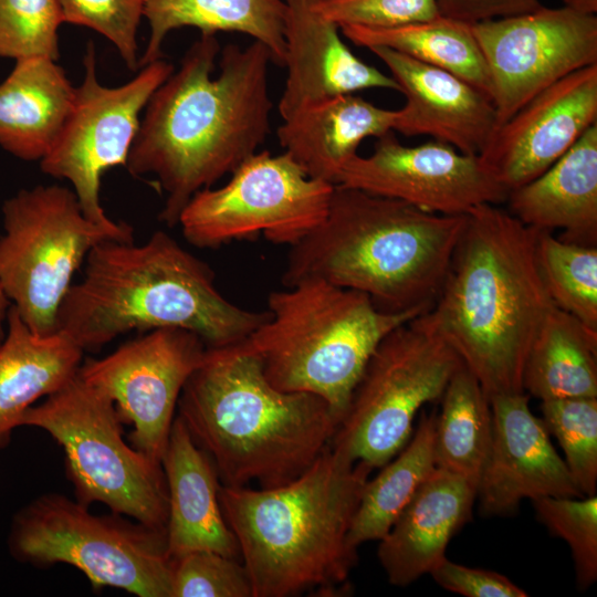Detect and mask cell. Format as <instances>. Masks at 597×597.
I'll return each instance as SVG.
<instances>
[{"label": "cell", "mask_w": 597, "mask_h": 597, "mask_svg": "<svg viewBox=\"0 0 597 597\" xmlns=\"http://www.w3.org/2000/svg\"><path fill=\"white\" fill-rule=\"evenodd\" d=\"M219 51L216 34L205 33L188 49L148 101L126 160L130 175L156 176L166 193L159 220L168 227L196 192L233 172L270 133V51L259 41L229 44L213 77Z\"/></svg>", "instance_id": "cell-1"}, {"label": "cell", "mask_w": 597, "mask_h": 597, "mask_svg": "<svg viewBox=\"0 0 597 597\" xmlns=\"http://www.w3.org/2000/svg\"><path fill=\"white\" fill-rule=\"evenodd\" d=\"M538 232L496 205L476 207L427 311L489 398L524 392L528 350L554 306L537 266Z\"/></svg>", "instance_id": "cell-2"}, {"label": "cell", "mask_w": 597, "mask_h": 597, "mask_svg": "<svg viewBox=\"0 0 597 597\" xmlns=\"http://www.w3.org/2000/svg\"><path fill=\"white\" fill-rule=\"evenodd\" d=\"M177 409L221 484L230 486L293 481L331 444L339 423L320 396L275 388L245 339L206 348Z\"/></svg>", "instance_id": "cell-3"}, {"label": "cell", "mask_w": 597, "mask_h": 597, "mask_svg": "<svg viewBox=\"0 0 597 597\" xmlns=\"http://www.w3.org/2000/svg\"><path fill=\"white\" fill-rule=\"evenodd\" d=\"M270 315L227 300L205 262L156 231L142 244L105 240L90 251L83 277L60 306L57 331L84 352L132 331L166 327L220 347L247 339Z\"/></svg>", "instance_id": "cell-4"}, {"label": "cell", "mask_w": 597, "mask_h": 597, "mask_svg": "<svg viewBox=\"0 0 597 597\" xmlns=\"http://www.w3.org/2000/svg\"><path fill=\"white\" fill-rule=\"evenodd\" d=\"M371 471L329 444L284 485H220V506L237 538L253 597L344 591L357 563L349 531Z\"/></svg>", "instance_id": "cell-5"}, {"label": "cell", "mask_w": 597, "mask_h": 597, "mask_svg": "<svg viewBox=\"0 0 597 597\" xmlns=\"http://www.w3.org/2000/svg\"><path fill=\"white\" fill-rule=\"evenodd\" d=\"M465 220L334 185L324 220L290 247L282 284L321 280L366 294L386 313H425L440 293Z\"/></svg>", "instance_id": "cell-6"}, {"label": "cell", "mask_w": 597, "mask_h": 597, "mask_svg": "<svg viewBox=\"0 0 597 597\" xmlns=\"http://www.w3.org/2000/svg\"><path fill=\"white\" fill-rule=\"evenodd\" d=\"M268 306L270 318L245 339L265 377L280 390L320 396L338 421L379 343L423 314L386 313L366 294L321 280L272 291Z\"/></svg>", "instance_id": "cell-7"}, {"label": "cell", "mask_w": 597, "mask_h": 597, "mask_svg": "<svg viewBox=\"0 0 597 597\" xmlns=\"http://www.w3.org/2000/svg\"><path fill=\"white\" fill-rule=\"evenodd\" d=\"M8 549L13 559L33 567L73 566L94 589L171 596L174 558L166 528L114 512L94 514L61 493L41 494L13 515Z\"/></svg>", "instance_id": "cell-8"}, {"label": "cell", "mask_w": 597, "mask_h": 597, "mask_svg": "<svg viewBox=\"0 0 597 597\" xmlns=\"http://www.w3.org/2000/svg\"><path fill=\"white\" fill-rule=\"evenodd\" d=\"M21 426L45 431L62 447L75 500L86 506L98 502L111 512L166 528L168 491L161 463L125 441L114 402L77 374L31 406Z\"/></svg>", "instance_id": "cell-9"}, {"label": "cell", "mask_w": 597, "mask_h": 597, "mask_svg": "<svg viewBox=\"0 0 597 597\" xmlns=\"http://www.w3.org/2000/svg\"><path fill=\"white\" fill-rule=\"evenodd\" d=\"M0 285L24 324L38 335L57 332V313L73 276L105 240L134 241L125 222L115 228L88 219L73 189H21L1 208Z\"/></svg>", "instance_id": "cell-10"}, {"label": "cell", "mask_w": 597, "mask_h": 597, "mask_svg": "<svg viewBox=\"0 0 597 597\" xmlns=\"http://www.w3.org/2000/svg\"><path fill=\"white\" fill-rule=\"evenodd\" d=\"M462 365L427 312L398 326L367 362L331 444L380 469L409 441L418 410L441 398Z\"/></svg>", "instance_id": "cell-11"}, {"label": "cell", "mask_w": 597, "mask_h": 597, "mask_svg": "<svg viewBox=\"0 0 597 597\" xmlns=\"http://www.w3.org/2000/svg\"><path fill=\"white\" fill-rule=\"evenodd\" d=\"M217 189L196 192L178 224L201 249L259 235L292 247L325 218L334 185L312 179L286 154L268 150L245 159Z\"/></svg>", "instance_id": "cell-12"}, {"label": "cell", "mask_w": 597, "mask_h": 597, "mask_svg": "<svg viewBox=\"0 0 597 597\" xmlns=\"http://www.w3.org/2000/svg\"><path fill=\"white\" fill-rule=\"evenodd\" d=\"M84 77L66 122L49 153L40 160L48 176L71 182L85 216L104 227L121 224L104 211L100 188L103 174L126 165L145 109L154 92L174 72L158 59L144 66L127 83L109 87L96 74L95 50L84 55Z\"/></svg>", "instance_id": "cell-13"}, {"label": "cell", "mask_w": 597, "mask_h": 597, "mask_svg": "<svg viewBox=\"0 0 597 597\" xmlns=\"http://www.w3.org/2000/svg\"><path fill=\"white\" fill-rule=\"evenodd\" d=\"M491 81L498 127L536 94L597 64V17L566 7L471 23Z\"/></svg>", "instance_id": "cell-14"}, {"label": "cell", "mask_w": 597, "mask_h": 597, "mask_svg": "<svg viewBox=\"0 0 597 597\" xmlns=\"http://www.w3.org/2000/svg\"><path fill=\"white\" fill-rule=\"evenodd\" d=\"M206 348L192 332L157 328L85 360L77 375L114 402L124 425L133 426L132 447L161 463L181 390Z\"/></svg>", "instance_id": "cell-15"}, {"label": "cell", "mask_w": 597, "mask_h": 597, "mask_svg": "<svg viewBox=\"0 0 597 597\" xmlns=\"http://www.w3.org/2000/svg\"><path fill=\"white\" fill-rule=\"evenodd\" d=\"M336 185L447 216H465L479 206L506 201L509 196L479 155L437 140L408 147L391 132L378 137L370 156H354Z\"/></svg>", "instance_id": "cell-16"}, {"label": "cell", "mask_w": 597, "mask_h": 597, "mask_svg": "<svg viewBox=\"0 0 597 597\" xmlns=\"http://www.w3.org/2000/svg\"><path fill=\"white\" fill-rule=\"evenodd\" d=\"M595 123L597 64L532 97L495 129L479 156L510 192L546 171Z\"/></svg>", "instance_id": "cell-17"}, {"label": "cell", "mask_w": 597, "mask_h": 597, "mask_svg": "<svg viewBox=\"0 0 597 597\" xmlns=\"http://www.w3.org/2000/svg\"><path fill=\"white\" fill-rule=\"evenodd\" d=\"M489 400L492 441L476 493L482 513H512L523 500L584 496L542 418L531 411L530 395L501 394Z\"/></svg>", "instance_id": "cell-18"}, {"label": "cell", "mask_w": 597, "mask_h": 597, "mask_svg": "<svg viewBox=\"0 0 597 597\" xmlns=\"http://www.w3.org/2000/svg\"><path fill=\"white\" fill-rule=\"evenodd\" d=\"M381 60L406 97L392 130L429 135L467 155H479L498 128L492 100L461 77L395 50L368 49Z\"/></svg>", "instance_id": "cell-19"}, {"label": "cell", "mask_w": 597, "mask_h": 597, "mask_svg": "<svg viewBox=\"0 0 597 597\" xmlns=\"http://www.w3.org/2000/svg\"><path fill=\"white\" fill-rule=\"evenodd\" d=\"M287 77L277 109L283 119L305 106L366 88L400 92L391 77L359 60L339 36V27L312 0H285Z\"/></svg>", "instance_id": "cell-20"}, {"label": "cell", "mask_w": 597, "mask_h": 597, "mask_svg": "<svg viewBox=\"0 0 597 597\" xmlns=\"http://www.w3.org/2000/svg\"><path fill=\"white\" fill-rule=\"evenodd\" d=\"M476 493V483L436 468L379 540L377 556L391 585H410L446 557Z\"/></svg>", "instance_id": "cell-21"}, {"label": "cell", "mask_w": 597, "mask_h": 597, "mask_svg": "<svg viewBox=\"0 0 597 597\" xmlns=\"http://www.w3.org/2000/svg\"><path fill=\"white\" fill-rule=\"evenodd\" d=\"M161 467L168 491L166 537L170 556L211 551L242 562L220 506L221 484L216 468L178 416Z\"/></svg>", "instance_id": "cell-22"}, {"label": "cell", "mask_w": 597, "mask_h": 597, "mask_svg": "<svg viewBox=\"0 0 597 597\" xmlns=\"http://www.w3.org/2000/svg\"><path fill=\"white\" fill-rule=\"evenodd\" d=\"M510 213L527 227L597 245V123L546 171L509 192Z\"/></svg>", "instance_id": "cell-23"}, {"label": "cell", "mask_w": 597, "mask_h": 597, "mask_svg": "<svg viewBox=\"0 0 597 597\" xmlns=\"http://www.w3.org/2000/svg\"><path fill=\"white\" fill-rule=\"evenodd\" d=\"M395 118L396 111L354 94L341 95L300 108L283 119L277 139L307 177L336 185L359 144L391 132Z\"/></svg>", "instance_id": "cell-24"}, {"label": "cell", "mask_w": 597, "mask_h": 597, "mask_svg": "<svg viewBox=\"0 0 597 597\" xmlns=\"http://www.w3.org/2000/svg\"><path fill=\"white\" fill-rule=\"evenodd\" d=\"M84 350L65 333H33L11 305L0 345V450L7 448L23 413L76 376Z\"/></svg>", "instance_id": "cell-25"}, {"label": "cell", "mask_w": 597, "mask_h": 597, "mask_svg": "<svg viewBox=\"0 0 597 597\" xmlns=\"http://www.w3.org/2000/svg\"><path fill=\"white\" fill-rule=\"evenodd\" d=\"M75 86L56 61H15L0 83V147L28 161L41 160L71 112Z\"/></svg>", "instance_id": "cell-26"}, {"label": "cell", "mask_w": 597, "mask_h": 597, "mask_svg": "<svg viewBox=\"0 0 597 597\" xmlns=\"http://www.w3.org/2000/svg\"><path fill=\"white\" fill-rule=\"evenodd\" d=\"M286 3L281 0H143L150 35L139 67L161 59L172 30L193 27L205 34L240 32L264 44L272 62L284 66Z\"/></svg>", "instance_id": "cell-27"}, {"label": "cell", "mask_w": 597, "mask_h": 597, "mask_svg": "<svg viewBox=\"0 0 597 597\" xmlns=\"http://www.w3.org/2000/svg\"><path fill=\"white\" fill-rule=\"evenodd\" d=\"M523 389L541 401L597 397V331L554 305L528 350Z\"/></svg>", "instance_id": "cell-28"}, {"label": "cell", "mask_w": 597, "mask_h": 597, "mask_svg": "<svg viewBox=\"0 0 597 597\" xmlns=\"http://www.w3.org/2000/svg\"><path fill=\"white\" fill-rule=\"evenodd\" d=\"M358 46H384L422 63L446 70L485 93L491 100L489 70L471 23L443 14L390 28L341 25Z\"/></svg>", "instance_id": "cell-29"}, {"label": "cell", "mask_w": 597, "mask_h": 597, "mask_svg": "<svg viewBox=\"0 0 597 597\" xmlns=\"http://www.w3.org/2000/svg\"><path fill=\"white\" fill-rule=\"evenodd\" d=\"M436 413L422 415L406 446L366 482L349 531V542L355 547L381 540L436 470Z\"/></svg>", "instance_id": "cell-30"}, {"label": "cell", "mask_w": 597, "mask_h": 597, "mask_svg": "<svg viewBox=\"0 0 597 597\" xmlns=\"http://www.w3.org/2000/svg\"><path fill=\"white\" fill-rule=\"evenodd\" d=\"M440 399L434 426L436 465L479 484L492 441L489 397L462 365Z\"/></svg>", "instance_id": "cell-31"}, {"label": "cell", "mask_w": 597, "mask_h": 597, "mask_svg": "<svg viewBox=\"0 0 597 597\" xmlns=\"http://www.w3.org/2000/svg\"><path fill=\"white\" fill-rule=\"evenodd\" d=\"M536 260L553 304L597 331V247L569 243L540 230Z\"/></svg>", "instance_id": "cell-32"}, {"label": "cell", "mask_w": 597, "mask_h": 597, "mask_svg": "<svg viewBox=\"0 0 597 597\" xmlns=\"http://www.w3.org/2000/svg\"><path fill=\"white\" fill-rule=\"evenodd\" d=\"M542 420L565 454V464L584 496L597 492V397L543 400Z\"/></svg>", "instance_id": "cell-33"}, {"label": "cell", "mask_w": 597, "mask_h": 597, "mask_svg": "<svg viewBox=\"0 0 597 597\" xmlns=\"http://www.w3.org/2000/svg\"><path fill=\"white\" fill-rule=\"evenodd\" d=\"M59 0H0V57H60Z\"/></svg>", "instance_id": "cell-34"}, {"label": "cell", "mask_w": 597, "mask_h": 597, "mask_svg": "<svg viewBox=\"0 0 597 597\" xmlns=\"http://www.w3.org/2000/svg\"><path fill=\"white\" fill-rule=\"evenodd\" d=\"M533 504L540 522L568 544L577 586L587 589L597 579V496L542 498Z\"/></svg>", "instance_id": "cell-35"}, {"label": "cell", "mask_w": 597, "mask_h": 597, "mask_svg": "<svg viewBox=\"0 0 597 597\" xmlns=\"http://www.w3.org/2000/svg\"><path fill=\"white\" fill-rule=\"evenodd\" d=\"M170 597H253L243 563L211 551L174 558Z\"/></svg>", "instance_id": "cell-36"}, {"label": "cell", "mask_w": 597, "mask_h": 597, "mask_svg": "<svg viewBox=\"0 0 597 597\" xmlns=\"http://www.w3.org/2000/svg\"><path fill=\"white\" fill-rule=\"evenodd\" d=\"M59 4L64 22L96 31L114 44L129 70L139 67L137 32L143 0H59Z\"/></svg>", "instance_id": "cell-37"}, {"label": "cell", "mask_w": 597, "mask_h": 597, "mask_svg": "<svg viewBox=\"0 0 597 597\" xmlns=\"http://www.w3.org/2000/svg\"><path fill=\"white\" fill-rule=\"evenodd\" d=\"M312 6L338 27L390 28L441 14L438 0H312Z\"/></svg>", "instance_id": "cell-38"}, {"label": "cell", "mask_w": 597, "mask_h": 597, "mask_svg": "<svg viewBox=\"0 0 597 597\" xmlns=\"http://www.w3.org/2000/svg\"><path fill=\"white\" fill-rule=\"evenodd\" d=\"M442 588L465 597H526L528 594L506 576L488 569L471 568L447 557L429 573Z\"/></svg>", "instance_id": "cell-39"}, {"label": "cell", "mask_w": 597, "mask_h": 597, "mask_svg": "<svg viewBox=\"0 0 597 597\" xmlns=\"http://www.w3.org/2000/svg\"><path fill=\"white\" fill-rule=\"evenodd\" d=\"M438 7L443 15L474 23L533 12L543 6L540 0H438Z\"/></svg>", "instance_id": "cell-40"}, {"label": "cell", "mask_w": 597, "mask_h": 597, "mask_svg": "<svg viewBox=\"0 0 597 597\" xmlns=\"http://www.w3.org/2000/svg\"><path fill=\"white\" fill-rule=\"evenodd\" d=\"M564 7L583 14H596L597 0H563Z\"/></svg>", "instance_id": "cell-41"}, {"label": "cell", "mask_w": 597, "mask_h": 597, "mask_svg": "<svg viewBox=\"0 0 597 597\" xmlns=\"http://www.w3.org/2000/svg\"><path fill=\"white\" fill-rule=\"evenodd\" d=\"M10 306L11 302L0 285V345L2 344L7 334V321Z\"/></svg>", "instance_id": "cell-42"}]
</instances>
